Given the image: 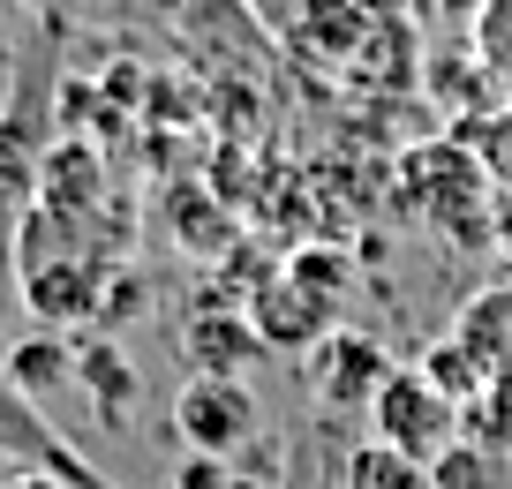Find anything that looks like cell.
<instances>
[{
	"label": "cell",
	"mask_w": 512,
	"mask_h": 489,
	"mask_svg": "<svg viewBox=\"0 0 512 489\" xmlns=\"http://www.w3.org/2000/svg\"><path fill=\"white\" fill-rule=\"evenodd\" d=\"M369 444L415 459V467H437V459L460 444V407H452L415 362H400L377 384V399H369Z\"/></svg>",
	"instance_id": "cell-1"
},
{
	"label": "cell",
	"mask_w": 512,
	"mask_h": 489,
	"mask_svg": "<svg viewBox=\"0 0 512 489\" xmlns=\"http://www.w3.org/2000/svg\"><path fill=\"white\" fill-rule=\"evenodd\" d=\"M174 429H181V444L204 452V459H241L256 437H264V407L249 399V384L189 377L174 392Z\"/></svg>",
	"instance_id": "cell-2"
},
{
	"label": "cell",
	"mask_w": 512,
	"mask_h": 489,
	"mask_svg": "<svg viewBox=\"0 0 512 489\" xmlns=\"http://www.w3.org/2000/svg\"><path fill=\"white\" fill-rule=\"evenodd\" d=\"M309 399H317L324 414H369V399H377V384L392 377V362H384V347L369 332H324L317 347H309Z\"/></svg>",
	"instance_id": "cell-3"
},
{
	"label": "cell",
	"mask_w": 512,
	"mask_h": 489,
	"mask_svg": "<svg viewBox=\"0 0 512 489\" xmlns=\"http://www.w3.org/2000/svg\"><path fill=\"white\" fill-rule=\"evenodd\" d=\"M23 309L38 316V332H68L83 316L98 324V264H83L76 249L68 256L23 249Z\"/></svg>",
	"instance_id": "cell-4"
},
{
	"label": "cell",
	"mask_w": 512,
	"mask_h": 489,
	"mask_svg": "<svg viewBox=\"0 0 512 489\" xmlns=\"http://www.w3.org/2000/svg\"><path fill=\"white\" fill-rule=\"evenodd\" d=\"M249 362H264V339H256L249 316L204 309V316H189V324H181V369H189V377H226V384H241V369H249Z\"/></svg>",
	"instance_id": "cell-5"
},
{
	"label": "cell",
	"mask_w": 512,
	"mask_h": 489,
	"mask_svg": "<svg viewBox=\"0 0 512 489\" xmlns=\"http://www.w3.org/2000/svg\"><path fill=\"white\" fill-rule=\"evenodd\" d=\"M98 196H106V166L91 143H53L38 158V219L46 226H76L83 211H98Z\"/></svg>",
	"instance_id": "cell-6"
},
{
	"label": "cell",
	"mask_w": 512,
	"mask_h": 489,
	"mask_svg": "<svg viewBox=\"0 0 512 489\" xmlns=\"http://www.w3.org/2000/svg\"><path fill=\"white\" fill-rule=\"evenodd\" d=\"M369 31H377V16H369L362 0H309L302 23L287 31V46L309 53V61H324V68H339V61H354V53L369 46Z\"/></svg>",
	"instance_id": "cell-7"
},
{
	"label": "cell",
	"mask_w": 512,
	"mask_h": 489,
	"mask_svg": "<svg viewBox=\"0 0 512 489\" xmlns=\"http://www.w3.org/2000/svg\"><path fill=\"white\" fill-rule=\"evenodd\" d=\"M249 324H256V339H264V347H317L324 332H339L332 316H324L309 294H294L287 279L256 286V301H249Z\"/></svg>",
	"instance_id": "cell-8"
},
{
	"label": "cell",
	"mask_w": 512,
	"mask_h": 489,
	"mask_svg": "<svg viewBox=\"0 0 512 489\" xmlns=\"http://www.w3.org/2000/svg\"><path fill=\"white\" fill-rule=\"evenodd\" d=\"M61 384H76V347L61 332H31L8 347V392L16 399L46 407V399H61Z\"/></svg>",
	"instance_id": "cell-9"
},
{
	"label": "cell",
	"mask_w": 512,
	"mask_h": 489,
	"mask_svg": "<svg viewBox=\"0 0 512 489\" xmlns=\"http://www.w3.org/2000/svg\"><path fill=\"white\" fill-rule=\"evenodd\" d=\"M76 384L91 392V407H98L106 429H128V407H136V362H128L113 339H83V347H76Z\"/></svg>",
	"instance_id": "cell-10"
},
{
	"label": "cell",
	"mask_w": 512,
	"mask_h": 489,
	"mask_svg": "<svg viewBox=\"0 0 512 489\" xmlns=\"http://www.w3.org/2000/svg\"><path fill=\"white\" fill-rule=\"evenodd\" d=\"M452 339H460V347L490 369V384L512 377V286H490V294L467 301L460 324H452Z\"/></svg>",
	"instance_id": "cell-11"
},
{
	"label": "cell",
	"mask_w": 512,
	"mask_h": 489,
	"mask_svg": "<svg viewBox=\"0 0 512 489\" xmlns=\"http://www.w3.org/2000/svg\"><path fill=\"white\" fill-rule=\"evenodd\" d=\"M279 279H287L294 294H309L324 316H332V324H339V309H347V294H354V264H347V249H294Z\"/></svg>",
	"instance_id": "cell-12"
},
{
	"label": "cell",
	"mask_w": 512,
	"mask_h": 489,
	"mask_svg": "<svg viewBox=\"0 0 512 489\" xmlns=\"http://www.w3.org/2000/svg\"><path fill=\"white\" fill-rule=\"evenodd\" d=\"M415 369H422V377H430V384H437V392H445V399H452V407H460V414L475 407L482 392H490V369H482L475 354L460 347V339H437V347L422 354Z\"/></svg>",
	"instance_id": "cell-13"
},
{
	"label": "cell",
	"mask_w": 512,
	"mask_h": 489,
	"mask_svg": "<svg viewBox=\"0 0 512 489\" xmlns=\"http://www.w3.org/2000/svg\"><path fill=\"white\" fill-rule=\"evenodd\" d=\"M475 61L490 91L512 98V0H475Z\"/></svg>",
	"instance_id": "cell-14"
},
{
	"label": "cell",
	"mask_w": 512,
	"mask_h": 489,
	"mask_svg": "<svg viewBox=\"0 0 512 489\" xmlns=\"http://www.w3.org/2000/svg\"><path fill=\"white\" fill-rule=\"evenodd\" d=\"M339 489H430V467L384 452V444H362V452L339 467Z\"/></svg>",
	"instance_id": "cell-15"
},
{
	"label": "cell",
	"mask_w": 512,
	"mask_h": 489,
	"mask_svg": "<svg viewBox=\"0 0 512 489\" xmlns=\"http://www.w3.org/2000/svg\"><path fill=\"white\" fill-rule=\"evenodd\" d=\"M497 474H505V467H497L490 452H475V444L460 437V444H452V452L430 467V489H497Z\"/></svg>",
	"instance_id": "cell-16"
},
{
	"label": "cell",
	"mask_w": 512,
	"mask_h": 489,
	"mask_svg": "<svg viewBox=\"0 0 512 489\" xmlns=\"http://www.w3.org/2000/svg\"><path fill=\"white\" fill-rule=\"evenodd\" d=\"M174 489H256V482L234 467V459H204V452H189V459L174 467Z\"/></svg>",
	"instance_id": "cell-17"
},
{
	"label": "cell",
	"mask_w": 512,
	"mask_h": 489,
	"mask_svg": "<svg viewBox=\"0 0 512 489\" xmlns=\"http://www.w3.org/2000/svg\"><path fill=\"white\" fill-rule=\"evenodd\" d=\"M241 8H249V16L264 23V31H279V38H287L294 23H302V8H309V0H241Z\"/></svg>",
	"instance_id": "cell-18"
},
{
	"label": "cell",
	"mask_w": 512,
	"mask_h": 489,
	"mask_svg": "<svg viewBox=\"0 0 512 489\" xmlns=\"http://www.w3.org/2000/svg\"><path fill=\"white\" fill-rule=\"evenodd\" d=\"M0 489H61L53 474H16V482H0Z\"/></svg>",
	"instance_id": "cell-19"
}]
</instances>
